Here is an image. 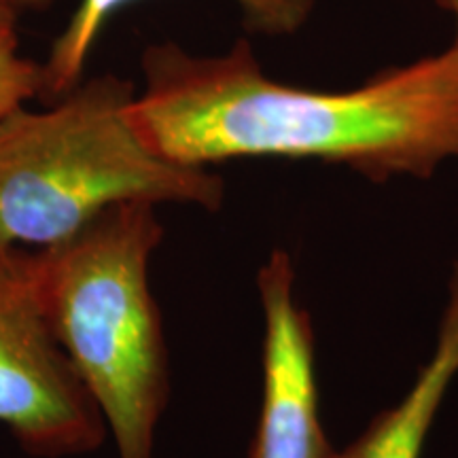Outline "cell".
Listing matches in <instances>:
<instances>
[{
  "label": "cell",
  "instance_id": "cell-11",
  "mask_svg": "<svg viewBox=\"0 0 458 458\" xmlns=\"http://www.w3.org/2000/svg\"><path fill=\"white\" fill-rule=\"evenodd\" d=\"M17 24V11L11 4L0 0V28H11Z\"/></svg>",
  "mask_w": 458,
  "mask_h": 458
},
{
  "label": "cell",
  "instance_id": "cell-6",
  "mask_svg": "<svg viewBox=\"0 0 458 458\" xmlns=\"http://www.w3.org/2000/svg\"><path fill=\"white\" fill-rule=\"evenodd\" d=\"M458 377V261L452 266L431 357L393 408L380 411L335 458H422L435 418Z\"/></svg>",
  "mask_w": 458,
  "mask_h": 458
},
{
  "label": "cell",
  "instance_id": "cell-7",
  "mask_svg": "<svg viewBox=\"0 0 458 458\" xmlns=\"http://www.w3.org/2000/svg\"><path fill=\"white\" fill-rule=\"evenodd\" d=\"M131 0H79L77 9L49 49L45 62V88L41 98L54 102L66 96L83 81L88 64L98 37L114 11ZM242 11V21L249 32L263 37H289L306 24L317 0H236Z\"/></svg>",
  "mask_w": 458,
  "mask_h": 458
},
{
  "label": "cell",
  "instance_id": "cell-5",
  "mask_svg": "<svg viewBox=\"0 0 458 458\" xmlns=\"http://www.w3.org/2000/svg\"><path fill=\"white\" fill-rule=\"evenodd\" d=\"M263 312V388L246 458H335L320 420L312 317L295 297L291 255L274 249L257 272Z\"/></svg>",
  "mask_w": 458,
  "mask_h": 458
},
{
  "label": "cell",
  "instance_id": "cell-1",
  "mask_svg": "<svg viewBox=\"0 0 458 458\" xmlns=\"http://www.w3.org/2000/svg\"><path fill=\"white\" fill-rule=\"evenodd\" d=\"M142 77L131 122L174 164L318 159L385 182L431 179L458 159V55L450 47L346 91L274 81L246 38L221 55L151 45L142 54Z\"/></svg>",
  "mask_w": 458,
  "mask_h": 458
},
{
  "label": "cell",
  "instance_id": "cell-9",
  "mask_svg": "<svg viewBox=\"0 0 458 458\" xmlns=\"http://www.w3.org/2000/svg\"><path fill=\"white\" fill-rule=\"evenodd\" d=\"M437 4L454 17V38H452L450 49H454L458 55V0H437Z\"/></svg>",
  "mask_w": 458,
  "mask_h": 458
},
{
  "label": "cell",
  "instance_id": "cell-10",
  "mask_svg": "<svg viewBox=\"0 0 458 458\" xmlns=\"http://www.w3.org/2000/svg\"><path fill=\"white\" fill-rule=\"evenodd\" d=\"M4 3L11 4L15 11H24V9H47L55 0H4Z\"/></svg>",
  "mask_w": 458,
  "mask_h": 458
},
{
  "label": "cell",
  "instance_id": "cell-8",
  "mask_svg": "<svg viewBox=\"0 0 458 458\" xmlns=\"http://www.w3.org/2000/svg\"><path fill=\"white\" fill-rule=\"evenodd\" d=\"M45 68L21 55L15 26L0 28V119L43 96Z\"/></svg>",
  "mask_w": 458,
  "mask_h": 458
},
{
  "label": "cell",
  "instance_id": "cell-4",
  "mask_svg": "<svg viewBox=\"0 0 458 458\" xmlns=\"http://www.w3.org/2000/svg\"><path fill=\"white\" fill-rule=\"evenodd\" d=\"M0 425L32 458L89 454L108 435L45 317L37 253L20 246H0Z\"/></svg>",
  "mask_w": 458,
  "mask_h": 458
},
{
  "label": "cell",
  "instance_id": "cell-12",
  "mask_svg": "<svg viewBox=\"0 0 458 458\" xmlns=\"http://www.w3.org/2000/svg\"><path fill=\"white\" fill-rule=\"evenodd\" d=\"M30 458H32V456H30Z\"/></svg>",
  "mask_w": 458,
  "mask_h": 458
},
{
  "label": "cell",
  "instance_id": "cell-3",
  "mask_svg": "<svg viewBox=\"0 0 458 458\" xmlns=\"http://www.w3.org/2000/svg\"><path fill=\"white\" fill-rule=\"evenodd\" d=\"M134 98L128 79L102 74L0 119V246L45 249L123 202L221 208V176L157 156L131 122Z\"/></svg>",
  "mask_w": 458,
  "mask_h": 458
},
{
  "label": "cell",
  "instance_id": "cell-2",
  "mask_svg": "<svg viewBox=\"0 0 458 458\" xmlns=\"http://www.w3.org/2000/svg\"><path fill=\"white\" fill-rule=\"evenodd\" d=\"M162 238L157 204L123 202L34 250L45 317L119 458H153L170 401L168 344L148 283Z\"/></svg>",
  "mask_w": 458,
  "mask_h": 458
}]
</instances>
